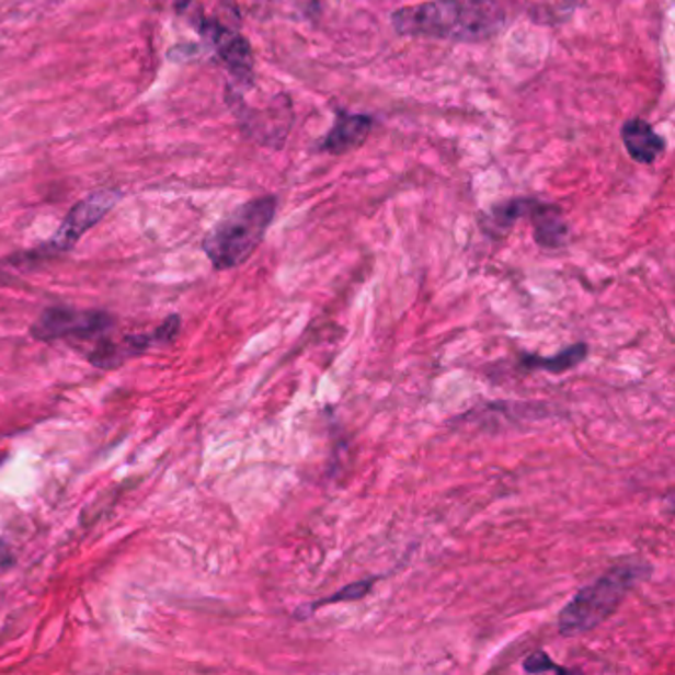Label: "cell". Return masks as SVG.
Returning <instances> with one entry per match:
<instances>
[{"label":"cell","instance_id":"6da1fadb","mask_svg":"<svg viewBox=\"0 0 675 675\" xmlns=\"http://www.w3.org/2000/svg\"><path fill=\"white\" fill-rule=\"evenodd\" d=\"M400 36L454 44H483L497 38L507 26L500 0H428L400 7L390 14Z\"/></svg>","mask_w":675,"mask_h":675},{"label":"cell","instance_id":"7a4b0ae2","mask_svg":"<svg viewBox=\"0 0 675 675\" xmlns=\"http://www.w3.org/2000/svg\"><path fill=\"white\" fill-rule=\"evenodd\" d=\"M650 574L652 569L648 563L628 561L616 564L569 600L559 614V634L573 638L603 625L625 603L628 593L634 591L636 584L642 583Z\"/></svg>","mask_w":675,"mask_h":675},{"label":"cell","instance_id":"3957f363","mask_svg":"<svg viewBox=\"0 0 675 675\" xmlns=\"http://www.w3.org/2000/svg\"><path fill=\"white\" fill-rule=\"evenodd\" d=\"M277 213V196L264 195L238 206L205 236V254L216 270L242 266L264 242Z\"/></svg>","mask_w":675,"mask_h":675},{"label":"cell","instance_id":"277c9868","mask_svg":"<svg viewBox=\"0 0 675 675\" xmlns=\"http://www.w3.org/2000/svg\"><path fill=\"white\" fill-rule=\"evenodd\" d=\"M122 191H115V188H102V191H95L92 195L85 196L78 205L72 206V210L64 218L58 232L54 234L48 244L44 245V252L56 254V252L72 250L76 242L122 201Z\"/></svg>","mask_w":675,"mask_h":675},{"label":"cell","instance_id":"5b68a950","mask_svg":"<svg viewBox=\"0 0 675 675\" xmlns=\"http://www.w3.org/2000/svg\"><path fill=\"white\" fill-rule=\"evenodd\" d=\"M201 34L215 48L216 56L225 64L226 70L236 82L244 88L254 85V52L250 42L240 32L230 28L218 19H205L201 24Z\"/></svg>","mask_w":675,"mask_h":675},{"label":"cell","instance_id":"8992f818","mask_svg":"<svg viewBox=\"0 0 675 675\" xmlns=\"http://www.w3.org/2000/svg\"><path fill=\"white\" fill-rule=\"evenodd\" d=\"M113 318L103 311H80L70 307H50L32 325V338L58 341L64 338H95L112 328Z\"/></svg>","mask_w":675,"mask_h":675},{"label":"cell","instance_id":"52a82bcc","mask_svg":"<svg viewBox=\"0 0 675 675\" xmlns=\"http://www.w3.org/2000/svg\"><path fill=\"white\" fill-rule=\"evenodd\" d=\"M179 329H181V318L171 316L151 335H129V338L122 339L119 343H102L90 355V363H92L93 367L117 368L127 358L141 355L144 351H147L155 343L173 341L176 338V333H179Z\"/></svg>","mask_w":675,"mask_h":675},{"label":"cell","instance_id":"ba28073f","mask_svg":"<svg viewBox=\"0 0 675 675\" xmlns=\"http://www.w3.org/2000/svg\"><path fill=\"white\" fill-rule=\"evenodd\" d=\"M373 125L375 117L367 113L338 112L331 131L319 141L318 149L333 157L351 153L367 141Z\"/></svg>","mask_w":675,"mask_h":675},{"label":"cell","instance_id":"9c48e42d","mask_svg":"<svg viewBox=\"0 0 675 675\" xmlns=\"http://www.w3.org/2000/svg\"><path fill=\"white\" fill-rule=\"evenodd\" d=\"M527 218L531 220L533 240L542 250H561L569 242L571 230L561 206L542 203L537 198Z\"/></svg>","mask_w":675,"mask_h":675},{"label":"cell","instance_id":"30bf717a","mask_svg":"<svg viewBox=\"0 0 675 675\" xmlns=\"http://www.w3.org/2000/svg\"><path fill=\"white\" fill-rule=\"evenodd\" d=\"M622 144L636 163L654 164L665 153L664 137L642 117H632L622 125Z\"/></svg>","mask_w":675,"mask_h":675},{"label":"cell","instance_id":"8fae6325","mask_svg":"<svg viewBox=\"0 0 675 675\" xmlns=\"http://www.w3.org/2000/svg\"><path fill=\"white\" fill-rule=\"evenodd\" d=\"M535 196H515L491 206L480 216V228L490 238H503L522 218H527L535 205Z\"/></svg>","mask_w":675,"mask_h":675},{"label":"cell","instance_id":"7c38bea8","mask_svg":"<svg viewBox=\"0 0 675 675\" xmlns=\"http://www.w3.org/2000/svg\"><path fill=\"white\" fill-rule=\"evenodd\" d=\"M588 355L586 343H574L571 347L563 348L561 353L552 357H539V355H523L522 365L531 370H549L552 375H563L571 368L579 367Z\"/></svg>","mask_w":675,"mask_h":675},{"label":"cell","instance_id":"4fadbf2b","mask_svg":"<svg viewBox=\"0 0 675 675\" xmlns=\"http://www.w3.org/2000/svg\"><path fill=\"white\" fill-rule=\"evenodd\" d=\"M375 583H377V579H367V581H357V583L347 584L345 588H341L338 593L331 594L328 598H321V600H316V603L299 606L296 613H294V616H296L297 620H306V618H309V616H313V614H316L319 606L361 600V598H365V596L373 591Z\"/></svg>","mask_w":675,"mask_h":675},{"label":"cell","instance_id":"5bb4252c","mask_svg":"<svg viewBox=\"0 0 675 675\" xmlns=\"http://www.w3.org/2000/svg\"><path fill=\"white\" fill-rule=\"evenodd\" d=\"M523 670L527 674H545V672H557V674H571L573 670L563 667V665L554 664L549 655L545 654L542 650L533 652L531 655H527V660L523 662Z\"/></svg>","mask_w":675,"mask_h":675},{"label":"cell","instance_id":"9a60e30c","mask_svg":"<svg viewBox=\"0 0 675 675\" xmlns=\"http://www.w3.org/2000/svg\"><path fill=\"white\" fill-rule=\"evenodd\" d=\"M173 2L176 11H186L193 4V0H173Z\"/></svg>","mask_w":675,"mask_h":675},{"label":"cell","instance_id":"2e32d148","mask_svg":"<svg viewBox=\"0 0 675 675\" xmlns=\"http://www.w3.org/2000/svg\"><path fill=\"white\" fill-rule=\"evenodd\" d=\"M563 2H567V4H581L584 0H563Z\"/></svg>","mask_w":675,"mask_h":675}]
</instances>
